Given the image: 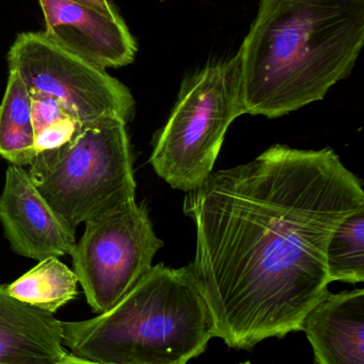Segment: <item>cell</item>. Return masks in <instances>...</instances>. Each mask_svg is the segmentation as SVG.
<instances>
[{"label":"cell","instance_id":"cell-1","mask_svg":"<svg viewBox=\"0 0 364 364\" xmlns=\"http://www.w3.org/2000/svg\"><path fill=\"white\" fill-rule=\"evenodd\" d=\"M363 208V181L331 149L274 145L188 192L184 212L197 229L190 269L216 338L248 350L299 331L329 292L333 231Z\"/></svg>","mask_w":364,"mask_h":364},{"label":"cell","instance_id":"cell-2","mask_svg":"<svg viewBox=\"0 0 364 364\" xmlns=\"http://www.w3.org/2000/svg\"><path fill=\"white\" fill-rule=\"evenodd\" d=\"M363 44L364 0H261L239 50L247 114L276 119L324 100Z\"/></svg>","mask_w":364,"mask_h":364},{"label":"cell","instance_id":"cell-3","mask_svg":"<svg viewBox=\"0 0 364 364\" xmlns=\"http://www.w3.org/2000/svg\"><path fill=\"white\" fill-rule=\"evenodd\" d=\"M216 338L213 314L189 267H152L113 308L63 323V346L100 364H187Z\"/></svg>","mask_w":364,"mask_h":364},{"label":"cell","instance_id":"cell-4","mask_svg":"<svg viewBox=\"0 0 364 364\" xmlns=\"http://www.w3.org/2000/svg\"><path fill=\"white\" fill-rule=\"evenodd\" d=\"M27 172L73 229L136 200L126 123L115 117L79 124L68 142L38 154Z\"/></svg>","mask_w":364,"mask_h":364},{"label":"cell","instance_id":"cell-5","mask_svg":"<svg viewBox=\"0 0 364 364\" xmlns=\"http://www.w3.org/2000/svg\"><path fill=\"white\" fill-rule=\"evenodd\" d=\"M243 114L239 53L187 77L166 125L154 136L150 164L156 174L177 190H196L213 173L228 128Z\"/></svg>","mask_w":364,"mask_h":364},{"label":"cell","instance_id":"cell-6","mask_svg":"<svg viewBox=\"0 0 364 364\" xmlns=\"http://www.w3.org/2000/svg\"><path fill=\"white\" fill-rule=\"evenodd\" d=\"M162 246L147 207L136 200L85 222L71 256L91 309L103 314L125 296Z\"/></svg>","mask_w":364,"mask_h":364},{"label":"cell","instance_id":"cell-7","mask_svg":"<svg viewBox=\"0 0 364 364\" xmlns=\"http://www.w3.org/2000/svg\"><path fill=\"white\" fill-rule=\"evenodd\" d=\"M30 93L59 100L79 123L115 117L130 123L135 117L134 96L121 81L58 47L43 32H21L6 55Z\"/></svg>","mask_w":364,"mask_h":364},{"label":"cell","instance_id":"cell-8","mask_svg":"<svg viewBox=\"0 0 364 364\" xmlns=\"http://www.w3.org/2000/svg\"><path fill=\"white\" fill-rule=\"evenodd\" d=\"M44 36L60 48L98 68H119L136 58L137 42L121 15L68 0H38Z\"/></svg>","mask_w":364,"mask_h":364},{"label":"cell","instance_id":"cell-9","mask_svg":"<svg viewBox=\"0 0 364 364\" xmlns=\"http://www.w3.org/2000/svg\"><path fill=\"white\" fill-rule=\"evenodd\" d=\"M0 224L15 254L44 260L72 255L75 229L42 196L23 166H9L0 195Z\"/></svg>","mask_w":364,"mask_h":364},{"label":"cell","instance_id":"cell-10","mask_svg":"<svg viewBox=\"0 0 364 364\" xmlns=\"http://www.w3.org/2000/svg\"><path fill=\"white\" fill-rule=\"evenodd\" d=\"M316 364H364V290L328 292L306 314Z\"/></svg>","mask_w":364,"mask_h":364},{"label":"cell","instance_id":"cell-11","mask_svg":"<svg viewBox=\"0 0 364 364\" xmlns=\"http://www.w3.org/2000/svg\"><path fill=\"white\" fill-rule=\"evenodd\" d=\"M66 355L63 322L0 284V364H60Z\"/></svg>","mask_w":364,"mask_h":364},{"label":"cell","instance_id":"cell-12","mask_svg":"<svg viewBox=\"0 0 364 364\" xmlns=\"http://www.w3.org/2000/svg\"><path fill=\"white\" fill-rule=\"evenodd\" d=\"M31 95L21 77L9 70L0 105V156L13 166H29L36 158Z\"/></svg>","mask_w":364,"mask_h":364},{"label":"cell","instance_id":"cell-13","mask_svg":"<svg viewBox=\"0 0 364 364\" xmlns=\"http://www.w3.org/2000/svg\"><path fill=\"white\" fill-rule=\"evenodd\" d=\"M77 284L74 271L58 257H49L38 261L12 284H6V290L19 301L53 314L76 299Z\"/></svg>","mask_w":364,"mask_h":364},{"label":"cell","instance_id":"cell-14","mask_svg":"<svg viewBox=\"0 0 364 364\" xmlns=\"http://www.w3.org/2000/svg\"><path fill=\"white\" fill-rule=\"evenodd\" d=\"M329 282H364V208L346 216L333 231L326 250Z\"/></svg>","mask_w":364,"mask_h":364},{"label":"cell","instance_id":"cell-15","mask_svg":"<svg viewBox=\"0 0 364 364\" xmlns=\"http://www.w3.org/2000/svg\"><path fill=\"white\" fill-rule=\"evenodd\" d=\"M30 95L34 134H38L47 126L53 125L57 122L74 119L64 108L63 105L56 98L40 93H30Z\"/></svg>","mask_w":364,"mask_h":364},{"label":"cell","instance_id":"cell-16","mask_svg":"<svg viewBox=\"0 0 364 364\" xmlns=\"http://www.w3.org/2000/svg\"><path fill=\"white\" fill-rule=\"evenodd\" d=\"M79 124L80 123L74 119H64L47 126L44 129L38 132L34 140L36 155L66 144L74 136Z\"/></svg>","mask_w":364,"mask_h":364},{"label":"cell","instance_id":"cell-17","mask_svg":"<svg viewBox=\"0 0 364 364\" xmlns=\"http://www.w3.org/2000/svg\"><path fill=\"white\" fill-rule=\"evenodd\" d=\"M68 1L75 2V4H83V6H91L100 12L106 13L108 15H119L115 4L110 0H68Z\"/></svg>","mask_w":364,"mask_h":364},{"label":"cell","instance_id":"cell-18","mask_svg":"<svg viewBox=\"0 0 364 364\" xmlns=\"http://www.w3.org/2000/svg\"><path fill=\"white\" fill-rule=\"evenodd\" d=\"M60 364H100V363H89V361L83 360V359L76 358V357L71 355L70 353H68L66 357H64L63 360L61 361Z\"/></svg>","mask_w":364,"mask_h":364},{"label":"cell","instance_id":"cell-19","mask_svg":"<svg viewBox=\"0 0 364 364\" xmlns=\"http://www.w3.org/2000/svg\"><path fill=\"white\" fill-rule=\"evenodd\" d=\"M239 364H251V363H250L249 361H246V363H241Z\"/></svg>","mask_w":364,"mask_h":364}]
</instances>
